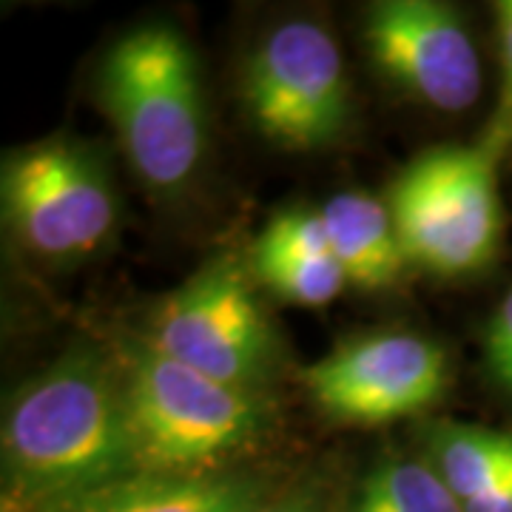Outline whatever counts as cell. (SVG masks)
<instances>
[{
	"instance_id": "6da1fadb",
	"label": "cell",
	"mask_w": 512,
	"mask_h": 512,
	"mask_svg": "<svg viewBox=\"0 0 512 512\" xmlns=\"http://www.w3.org/2000/svg\"><path fill=\"white\" fill-rule=\"evenodd\" d=\"M137 473L114 353L77 345L20 384L3 416V507L63 512Z\"/></svg>"
},
{
	"instance_id": "7a4b0ae2",
	"label": "cell",
	"mask_w": 512,
	"mask_h": 512,
	"mask_svg": "<svg viewBox=\"0 0 512 512\" xmlns=\"http://www.w3.org/2000/svg\"><path fill=\"white\" fill-rule=\"evenodd\" d=\"M94 94L137 180L160 197L185 191L205 157V97L183 32L146 23L117 37L94 72Z\"/></svg>"
},
{
	"instance_id": "3957f363",
	"label": "cell",
	"mask_w": 512,
	"mask_h": 512,
	"mask_svg": "<svg viewBox=\"0 0 512 512\" xmlns=\"http://www.w3.org/2000/svg\"><path fill=\"white\" fill-rule=\"evenodd\" d=\"M114 359L140 473L234 470L274 424L265 393L217 382L151 348L143 336L126 333Z\"/></svg>"
},
{
	"instance_id": "277c9868",
	"label": "cell",
	"mask_w": 512,
	"mask_h": 512,
	"mask_svg": "<svg viewBox=\"0 0 512 512\" xmlns=\"http://www.w3.org/2000/svg\"><path fill=\"white\" fill-rule=\"evenodd\" d=\"M498 160L484 140L436 146L393 177L384 202L410 268L461 279L493 265L504 234Z\"/></svg>"
},
{
	"instance_id": "5b68a950",
	"label": "cell",
	"mask_w": 512,
	"mask_h": 512,
	"mask_svg": "<svg viewBox=\"0 0 512 512\" xmlns=\"http://www.w3.org/2000/svg\"><path fill=\"white\" fill-rule=\"evenodd\" d=\"M0 200L9 231L46 262L97 254L117 225V191L100 151L66 134L6 151Z\"/></svg>"
},
{
	"instance_id": "8992f818",
	"label": "cell",
	"mask_w": 512,
	"mask_h": 512,
	"mask_svg": "<svg viewBox=\"0 0 512 512\" xmlns=\"http://www.w3.org/2000/svg\"><path fill=\"white\" fill-rule=\"evenodd\" d=\"M251 285L237 256H214L154 305L140 336L217 382L265 393L274 382L276 339Z\"/></svg>"
},
{
	"instance_id": "52a82bcc",
	"label": "cell",
	"mask_w": 512,
	"mask_h": 512,
	"mask_svg": "<svg viewBox=\"0 0 512 512\" xmlns=\"http://www.w3.org/2000/svg\"><path fill=\"white\" fill-rule=\"evenodd\" d=\"M242 103L254 128L288 154L325 151L350 120V86L336 37L316 20H285L242 66Z\"/></svg>"
},
{
	"instance_id": "ba28073f",
	"label": "cell",
	"mask_w": 512,
	"mask_h": 512,
	"mask_svg": "<svg viewBox=\"0 0 512 512\" xmlns=\"http://www.w3.org/2000/svg\"><path fill=\"white\" fill-rule=\"evenodd\" d=\"M302 382L328 419L379 427L439 402L450 384V359L427 336L376 330L330 350L302 373Z\"/></svg>"
},
{
	"instance_id": "9c48e42d",
	"label": "cell",
	"mask_w": 512,
	"mask_h": 512,
	"mask_svg": "<svg viewBox=\"0 0 512 512\" xmlns=\"http://www.w3.org/2000/svg\"><path fill=\"white\" fill-rule=\"evenodd\" d=\"M362 37L373 69L413 100L447 114L476 106L481 57L453 6L439 0L370 3Z\"/></svg>"
},
{
	"instance_id": "30bf717a",
	"label": "cell",
	"mask_w": 512,
	"mask_h": 512,
	"mask_svg": "<svg viewBox=\"0 0 512 512\" xmlns=\"http://www.w3.org/2000/svg\"><path fill=\"white\" fill-rule=\"evenodd\" d=\"M251 274L274 296L299 308L330 305L348 285L330 254L322 211L308 208H288L262 228L251 248Z\"/></svg>"
},
{
	"instance_id": "8fae6325",
	"label": "cell",
	"mask_w": 512,
	"mask_h": 512,
	"mask_svg": "<svg viewBox=\"0 0 512 512\" xmlns=\"http://www.w3.org/2000/svg\"><path fill=\"white\" fill-rule=\"evenodd\" d=\"M274 487L268 473L245 467L220 473H137L63 512H245Z\"/></svg>"
},
{
	"instance_id": "7c38bea8",
	"label": "cell",
	"mask_w": 512,
	"mask_h": 512,
	"mask_svg": "<svg viewBox=\"0 0 512 512\" xmlns=\"http://www.w3.org/2000/svg\"><path fill=\"white\" fill-rule=\"evenodd\" d=\"M330 254L348 285L359 291H387L410 268L387 202L365 191H342L322 208Z\"/></svg>"
},
{
	"instance_id": "4fadbf2b",
	"label": "cell",
	"mask_w": 512,
	"mask_h": 512,
	"mask_svg": "<svg viewBox=\"0 0 512 512\" xmlns=\"http://www.w3.org/2000/svg\"><path fill=\"white\" fill-rule=\"evenodd\" d=\"M427 461L456 495L461 510L512 478V433L478 424L436 421L424 430Z\"/></svg>"
},
{
	"instance_id": "5bb4252c",
	"label": "cell",
	"mask_w": 512,
	"mask_h": 512,
	"mask_svg": "<svg viewBox=\"0 0 512 512\" xmlns=\"http://www.w3.org/2000/svg\"><path fill=\"white\" fill-rule=\"evenodd\" d=\"M348 512H464L427 458L379 461L350 498Z\"/></svg>"
},
{
	"instance_id": "9a60e30c",
	"label": "cell",
	"mask_w": 512,
	"mask_h": 512,
	"mask_svg": "<svg viewBox=\"0 0 512 512\" xmlns=\"http://www.w3.org/2000/svg\"><path fill=\"white\" fill-rule=\"evenodd\" d=\"M245 512H348L336 481L325 473H302L285 484H276Z\"/></svg>"
},
{
	"instance_id": "2e32d148",
	"label": "cell",
	"mask_w": 512,
	"mask_h": 512,
	"mask_svg": "<svg viewBox=\"0 0 512 512\" xmlns=\"http://www.w3.org/2000/svg\"><path fill=\"white\" fill-rule=\"evenodd\" d=\"M498 18V46H501V89H498V106H495L490 131L481 137L504 154L512 146V0L495 3Z\"/></svg>"
},
{
	"instance_id": "e0dca14e",
	"label": "cell",
	"mask_w": 512,
	"mask_h": 512,
	"mask_svg": "<svg viewBox=\"0 0 512 512\" xmlns=\"http://www.w3.org/2000/svg\"><path fill=\"white\" fill-rule=\"evenodd\" d=\"M484 359L493 373V379L512 396V288L495 308L493 319L487 325Z\"/></svg>"
},
{
	"instance_id": "ac0fdd59",
	"label": "cell",
	"mask_w": 512,
	"mask_h": 512,
	"mask_svg": "<svg viewBox=\"0 0 512 512\" xmlns=\"http://www.w3.org/2000/svg\"><path fill=\"white\" fill-rule=\"evenodd\" d=\"M3 512H15V510H9V507H3Z\"/></svg>"
}]
</instances>
